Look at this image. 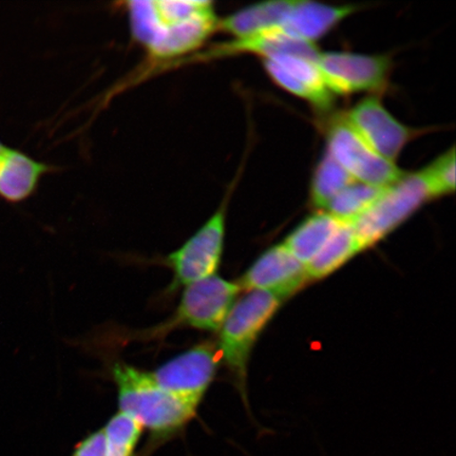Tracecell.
Instances as JSON below:
<instances>
[{
  "label": "cell",
  "instance_id": "cell-4",
  "mask_svg": "<svg viewBox=\"0 0 456 456\" xmlns=\"http://www.w3.org/2000/svg\"><path fill=\"white\" fill-rule=\"evenodd\" d=\"M239 283L214 275L188 285L167 321L140 332L142 340L161 339L175 330H218L240 293Z\"/></svg>",
  "mask_w": 456,
  "mask_h": 456
},
{
  "label": "cell",
  "instance_id": "cell-20",
  "mask_svg": "<svg viewBox=\"0 0 456 456\" xmlns=\"http://www.w3.org/2000/svg\"><path fill=\"white\" fill-rule=\"evenodd\" d=\"M386 188L354 181L332 200L326 212L344 222L354 221L378 201Z\"/></svg>",
  "mask_w": 456,
  "mask_h": 456
},
{
  "label": "cell",
  "instance_id": "cell-13",
  "mask_svg": "<svg viewBox=\"0 0 456 456\" xmlns=\"http://www.w3.org/2000/svg\"><path fill=\"white\" fill-rule=\"evenodd\" d=\"M265 69L279 87L311 102L317 110H328L334 104L316 61L295 55H278L264 60Z\"/></svg>",
  "mask_w": 456,
  "mask_h": 456
},
{
  "label": "cell",
  "instance_id": "cell-19",
  "mask_svg": "<svg viewBox=\"0 0 456 456\" xmlns=\"http://www.w3.org/2000/svg\"><path fill=\"white\" fill-rule=\"evenodd\" d=\"M354 181L350 174L326 151L312 176L310 199L313 207L319 209V212H326L332 200Z\"/></svg>",
  "mask_w": 456,
  "mask_h": 456
},
{
  "label": "cell",
  "instance_id": "cell-7",
  "mask_svg": "<svg viewBox=\"0 0 456 456\" xmlns=\"http://www.w3.org/2000/svg\"><path fill=\"white\" fill-rule=\"evenodd\" d=\"M327 151L353 179L362 183L387 187L404 175L395 163L381 157L340 117L330 125Z\"/></svg>",
  "mask_w": 456,
  "mask_h": 456
},
{
  "label": "cell",
  "instance_id": "cell-9",
  "mask_svg": "<svg viewBox=\"0 0 456 456\" xmlns=\"http://www.w3.org/2000/svg\"><path fill=\"white\" fill-rule=\"evenodd\" d=\"M220 362L218 345L202 341L169 359L151 374L164 390L201 403Z\"/></svg>",
  "mask_w": 456,
  "mask_h": 456
},
{
  "label": "cell",
  "instance_id": "cell-15",
  "mask_svg": "<svg viewBox=\"0 0 456 456\" xmlns=\"http://www.w3.org/2000/svg\"><path fill=\"white\" fill-rule=\"evenodd\" d=\"M356 11V5H330L296 0L282 30L315 44Z\"/></svg>",
  "mask_w": 456,
  "mask_h": 456
},
{
  "label": "cell",
  "instance_id": "cell-8",
  "mask_svg": "<svg viewBox=\"0 0 456 456\" xmlns=\"http://www.w3.org/2000/svg\"><path fill=\"white\" fill-rule=\"evenodd\" d=\"M316 64L334 95L379 93L392 70V61L385 55L321 53Z\"/></svg>",
  "mask_w": 456,
  "mask_h": 456
},
{
  "label": "cell",
  "instance_id": "cell-10",
  "mask_svg": "<svg viewBox=\"0 0 456 456\" xmlns=\"http://www.w3.org/2000/svg\"><path fill=\"white\" fill-rule=\"evenodd\" d=\"M344 118L368 145L393 163L414 138V130L393 117L379 96L358 102Z\"/></svg>",
  "mask_w": 456,
  "mask_h": 456
},
{
  "label": "cell",
  "instance_id": "cell-3",
  "mask_svg": "<svg viewBox=\"0 0 456 456\" xmlns=\"http://www.w3.org/2000/svg\"><path fill=\"white\" fill-rule=\"evenodd\" d=\"M281 305V300L276 296L262 290H249L232 305L219 330L221 362L231 370L242 396L250 353Z\"/></svg>",
  "mask_w": 456,
  "mask_h": 456
},
{
  "label": "cell",
  "instance_id": "cell-1",
  "mask_svg": "<svg viewBox=\"0 0 456 456\" xmlns=\"http://www.w3.org/2000/svg\"><path fill=\"white\" fill-rule=\"evenodd\" d=\"M134 42L162 67L196 54L218 31L214 4L191 0L125 3Z\"/></svg>",
  "mask_w": 456,
  "mask_h": 456
},
{
  "label": "cell",
  "instance_id": "cell-16",
  "mask_svg": "<svg viewBox=\"0 0 456 456\" xmlns=\"http://www.w3.org/2000/svg\"><path fill=\"white\" fill-rule=\"evenodd\" d=\"M294 3V0H272L249 5L220 19L218 31L230 34L232 39H239L282 28Z\"/></svg>",
  "mask_w": 456,
  "mask_h": 456
},
{
  "label": "cell",
  "instance_id": "cell-12",
  "mask_svg": "<svg viewBox=\"0 0 456 456\" xmlns=\"http://www.w3.org/2000/svg\"><path fill=\"white\" fill-rule=\"evenodd\" d=\"M319 53L321 51L315 44L290 36L282 28H273L256 36L231 39V41L215 45L203 53H197L179 61L176 66L184 65L190 61H212L241 54L256 55L262 60H269L278 55H295L316 61Z\"/></svg>",
  "mask_w": 456,
  "mask_h": 456
},
{
  "label": "cell",
  "instance_id": "cell-5",
  "mask_svg": "<svg viewBox=\"0 0 456 456\" xmlns=\"http://www.w3.org/2000/svg\"><path fill=\"white\" fill-rule=\"evenodd\" d=\"M431 200L433 197L420 170L404 173L395 184L386 188L366 213L349 224L354 228L363 250L383 240Z\"/></svg>",
  "mask_w": 456,
  "mask_h": 456
},
{
  "label": "cell",
  "instance_id": "cell-14",
  "mask_svg": "<svg viewBox=\"0 0 456 456\" xmlns=\"http://www.w3.org/2000/svg\"><path fill=\"white\" fill-rule=\"evenodd\" d=\"M51 170L50 165L5 145L0 152V199L11 204L26 201Z\"/></svg>",
  "mask_w": 456,
  "mask_h": 456
},
{
  "label": "cell",
  "instance_id": "cell-22",
  "mask_svg": "<svg viewBox=\"0 0 456 456\" xmlns=\"http://www.w3.org/2000/svg\"><path fill=\"white\" fill-rule=\"evenodd\" d=\"M420 173L433 199L452 195L455 191V148L443 153Z\"/></svg>",
  "mask_w": 456,
  "mask_h": 456
},
{
  "label": "cell",
  "instance_id": "cell-23",
  "mask_svg": "<svg viewBox=\"0 0 456 456\" xmlns=\"http://www.w3.org/2000/svg\"><path fill=\"white\" fill-rule=\"evenodd\" d=\"M71 456H107V442L102 429L90 433L77 444Z\"/></svg>",
  "mask_w": 456,
  "mask_h": 456
},
{
  "label": "cell",
  "instance_id": "cell-17",
  "mask_svg": "<svg viewBox=\"0 0 456 456\" xmlns=\"http://www.w3.org/2000/svg\"><path fill=\"white\" fill-rule=\"evenodd\" d=\"M344 224L328 212H316L289 233L284 247L305 266L326 247Z\"/></svg>",
  "mask_w": 456,
  "mask_h": 456
},
{
  "label": "cell",
  "instance_id": "cell-24",
  "mask_svg": "<svg viewBox=\"0 0 456 456\" xmlns=\"http://www.w3.org/2000/svg\"><path fill=\"white\" fill-rule=\"evenodd\" d=\"M4 146H5V145L4 144V142H3L2 141H0V152H2V151H3V150H4Z\"/></svg>",
  "mask_w": 456,
  "mask_h": 456
},
{
  "label": "cell",
  "instance_id": "cell-18",
  "mask_svg": "<svg viewBox=\"0 0 456 456\" xmlns=\"http://www.w3.org/2000/svg\"><path fill=\"white\" fill-rule=\"evenodd\" d=\"M362 250L354 228L349 222H344L326 247L305 266L307 276L310 279L327 277Z\"/></svg>",
  "mask_w": 456,
  "mask_h": 456
},
{
  "label": "cell",
  "instance_id": "cell-6",
  "mask_svg": "<svg viewBox=\"0 0 456 456\" xmlns=\"http://www.w3.org/2000/svg\"><path fill=\"white\" fill-rule=\"evenodd\" d=\"M228 196L215 214L162 264L173 272L169 290L216 275L224 254Z\"/></svg>",
  "mask_w": 456,
  "mask_h": 456
},
{
  "label": "cell",
  "instance_id": "cell-2",
  "mask_svg": "<svg viewBox=\"0 0 456 456\" xmlns=\"http://www.w3.org/2000/svg\"><path fill=\"white\" fill-rule=\"evenodd\" d=\"M112 378L119 412L130 415L150 431V448L178 436L196 418L200 403L164 390L147 370L117 362Z\"/></svg>",
  "mask_w": 456,
  "mask_h": 456
},
{
  "label": "cell",
  "instance_id": "cell-11",
  "mask_svg": "<svg viewBox=\"0 0 456 456\" xmlns=\"http://www.w3.org/2000/svg\"><path fill=\"white\" fill-rule=\"evenodd\" d=\"M309 279L305 265L281 244L262 254L238 283L241 289L262 290L281 300L297 292Z\"/></svg>",
  "mask_w": 456,
  "mask_h": 456
},
{
  "label": "cell",
  "instance_id": "cell-21",
  "mask_svg": "<svg viewBox=\"0 0 456 456\" xmlns=\"http://www.w3.org/2000/svg\"><path fill=\"white\" fill-rule=\"evenodd\" d=\"M102 431L107 442V456H135L144 429L130 415L118 411Z\"/></svg>",
  "mask_w": 456,
  "mask_h": 456
}]
</instances>
